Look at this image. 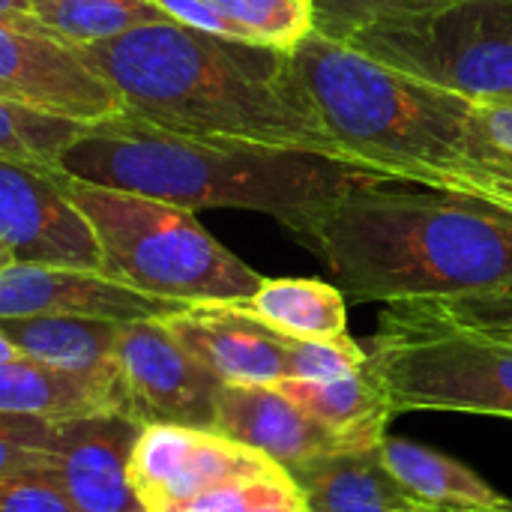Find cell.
<instances>
[{
  "instance_id": "6da1fadb",
  "label": "cell",
  "mask_w": 512,
  "mask_h": 512,
  "mask_svg": "<svg viewBox=\"0 0 512 512\" xmlns=\"http://www.w3.org/2000/svg\"><path fill=\"white\" fill-rule=\"evenodd\" d=\"M72 51L117 93L126 114L162 132L351 162L309 102L285 51L177 21L141 24Z\"/></svg>"
},
{
  "instance_id": "7a4b0ae2",
  "label": "cell",
  "mask_w": 512,
  "mask_h": 512,
  "mask_svg": "<svg viewBox=\"0 0 512 512\" xmlns=\"http://www.w3.org/2000/svg\"><path fill=\"white\" fill-rule=\"evenodd\" d=\"M300 240L354 303L393 306L512 288V213L450 189L405 180L351 189Z\"/></svg>"
},
{
  "instance_id": "3957f363",
  "label": "cell",
  "mask_w": 512,
  "mask_h": 512,
  "mask_svg": "<svg viewBox=\"0 0 512 512\" xmlns=\"http://www.w3.org/2000/svg\"><path fill=\"white\" fill-rule=\"evenodd\" d=\"M291 60L309 102L351 162L512 213V153L483 132L474 99L315 30Z\"/></svg>"
},
{
  "instance_id": "277c9868",
  "label": "cell",
  "mask_w": 512,
  "mask_h": 512,
  "mask_svg": "<svg viewBox=\"0 0 512 512\" xmlns=\"http://www.w3.org/2000/svg\"><path fill=\"white\" fill-rule=\"evenodd\" d=\"M75 180L147 195L186 210H258L303 237L309 222L351 189L384 183L378 171L303 150L213 144L162 132L132 114L93 123L57 162Z\"/></svg>"
},
{
  "instance_id": "5b68a950",
  "label": "cell",
  "mask_w": 512,
  "mask_h": 512,
  "mask_svg": "<svg viewBox=\"0 0 512 512\" xmlns=\"http://www.w3.org/2000/svg\"><path fill=\"white\" fill-rule=\"evenodd\" d=\"M51 177L90 222L102 249V273L129 288L198 306L240 303L264 282L201 228L195 210L93 186L60 171H51Z\"/></svg>"
},
{
  "instance_id": "8992f818",
  "label": "cell",
  "mask_w": 512,
  "mask_h": 512,
  "mask_svg": "<svg viewBox=\"0 0 512 512\" xmlns=\"http://www.w3.org/2000/svg\"><path fill=\"white\" fill-rule=\"evenodd\" d=\"M393 414L456 411L512 420V342L393 303L366 348Z\"/></svg>"
},
{
  "instance_id": "52a82bcc",
  "label": "cell",
  "mask_w": 512,
  "mask_h": 512,
  "mask_svg": "<svg viewBox=\"0 0 512 512\" xmlns=\"http://www.w3.org/2000/svg\"><path fill=\"white\" fill-rule=\"evenodd\" d=\"M342 42L474 102L512 105V0H453L387 15Z\"/></svg>"
},
{
  "instance_id": "ba28073f",
  "label": "cell",
  "mask_w": 512,
  "mask_h": 512,
  "mask_svg": "<svg viewBox=\"0 0 512 512\" xmlns=\"http://www.w3.org/2000/svg\"><path fill=\"white\" fill-rule=\"evenodd\" d=\"M117 363L138 423L213 432L222 381L171 336L162 318L120 324Z\"/></svg>"
},
{
  "instance_id": "9c48e42d",
  "label": "cell",
  "mask_w": 512,
  "mask_h": 512,
  "mask_svg": "<svg viewBox=\"0 0 512 512\" xmlns=\"http://www.w3.org/2000/svg\"><path fill=\"white\" fill-rule=\"evenodd\" d=\"M0 240L15 264L102 270V249L48 168L0 156Z\"/></svg>"
},
{
  "instance_id": "30bf717a",
  "label": "cell",
  "mask_w": 512,
  "mask_h": 512,
  "mask_svg": "<svg viewBox=\"0 0 512 512\" xmlns=\"http://www.w3.org/2000/svg\"><path fill=\"white\" fill-rule=\"evenodd\" d=\"M0 99L90 126L126 111L117 93L96 72H90L66 42L48 33L24 30L3 18Z\"/></svg>"
},
{
  "instance_id": "8fae6325",
  "label": "cell",
  "mask_w": 512,
  "mask_h": 512,
  "mask_svg": "<svg viewBox=\"0 0 512 512\" xmlns=\"http://www.w3.org/2000/svg\"><path fill=\"white\" fill-rule=\"evenodd\" d=\"M186 309V303L150 297L102 270L9 264L0 270V321L3 318H99V321H147Z\"/></svg>"
},
{
  "instance_id": "7c38bea8",
  "label": "cell",
  "mask_w": 512,
  "mask_h": 512,
  "mask_svg": "<svg viewBox=\"0 0 512 512\" xmlns=\"http://www.w3.org/2000/svg\"><path fill=\"white\" fill-rule=\"evenodd\" d=\"M213 432L267 456L288 474L345 450L276 384H222L216 390Z\"/></svg>"
},
{
  "instance_id": "4fadbf2b",
  "label": "cell",
  "mask_w": 512,
  "mask_h": 512,
  "mask_svg": "<svg viewBox=\"0 0 512 512\" xmlns=\"http://www.w3.org/2000/svg\"><path fill=\"white\" fill-rule=\"evenodd\" d=\"M171 336L222 384H276L285 378V336L237 303H198L162 318Z\"/></svg>"
},
{
  "instance_id": "5bb4252c",
  "label": "cell",
  "mask_w": 512,
  "mask_h": 512,
  "mask_svg": "<svg viewBox=\"0 0 512 512\" xmlns=\"http://www.w3.org/2000/svg\"><path fill=\"white\" fill-rule=\"evenodd\" d=\"M144 423L84 417L60 426L57 477L78 512H147L129 486V456Z\"/></svg>"
},
{
  "instance_id": "9a60e30c",
  "label": "cell",
  "mask_w": 512,
  "mask_h": 512,
  "mask_svg": "<svg viewBox=\"0 0 512 512\" xmlns=\"http://www.w3.org/2000/svg\"><path fill=\"white\" fill-rule=\"evenodd\" d=\"M0 414L72 423L84 417L135 420L123 372L81 375L18 357L0 366Z\"/></svg>"
},
{
  "instance_id": "2e32d148",
  "label": "cell",
  "mask_w": 512,
  "mask_h": 512,
  "mask_svg": "<svg viewBox=\"0 0 512 512\" xmlns=\"http://www.w3.org/2000/svg\"><path fill=\"white\" fill-rule=\"evenodd\" d=\"M306 512H420L426 510L387 468L381 444L339 450L291 471Z\"/></svg>"
},
{
  "instance_id": "e0dca14e",
  "label": "cell",
  "mask_w": 512,
  "mask_h": 512,
  "mask_svg": "<svg viewBox=\"0 0 512 512\" xmlns=\"http://www.w3.org/2000/svg\"><path fill=\"white\" fill-rule=\"evenodd\" d=\"M276 387L312 414L345 450L378 447L387 438V423L396 417L390 396L363 369L336 381H276Z\"/></svg>"
},
{
  "instance_id": "ac0fdd59",
  "label": "cell",
  "mask_w": 512,
  "mask_h": 512,
  "mask_svg": "<svg viewBox=\"0 0 512 512\" xmlns=\"http://www.w3.org/2000/svg\"><path fill=\"white\" fill-rule=\"evenodd\" d=\"M0 333L24 354L39 363L81 372V375H111L120 372L117 363V321L99 318H3Z\"/></svg>"
},
{
  "instance_id": "d6986e66",
  "label": "cell",
  "mask_w": 512,
  "mask_h": 512,
  "mask_svg": "<svg viewBox=\"0 0 512 512\" xmlns=\"http://www.w3.org/2000/svg\"><path fill=\"white\" fill-rule=\"evenodd\" d=\"M384 462L393 477L426 507L447 512H486L507 504L480 474L462 462L405 438H384Z\"/></svg>"
},
{
  "instance_id": "ffe728a7",
  "label": "cell",
  "mask_w": 512,
  "mask_h": 512,
  "mask_svg": "<svg viewBox=\"0 0 512 512\" xmlns=\"http://www.w3.org/2000/svg\"><path fill=\"white\" fill-rule=\"evenodd\" d=\"M237 306L285 339L348 336L345 294L318 279H264L258 291Z\"/></svg>"
},
{
  "instance_id": "44dd1931",
  "label": "cell",
  "mask_w": 512,
  "mask_h": 512,
  "mask_svg": "<svg viewBox=\"0 0 512 512\" xmlns=\"http://www.w3.org/2000/svg\"><path fill=\"white\" fill-rule=\"evenodd\" d=\"M279 468L276 462H270L267 456L219 435V432H207L198 429L195 444L183 462V468L177 471V477L162 489L159 501L153 512H165L180 504L195 501L198 495L237 483V480H249V477H261L267 471Z\"/></svg>"
},
{
  "instance_id": "7402d4cb",
  "label": "cell",
  "mask_w": 512,
  "mask_h": 512,
  "mask_svg": "<svg viewBox=\"0 0 512 512\" xmlns=\"http://www.w3.org/2000/svg\"><path fill=\"white\" fill-rule=\"evenodd\" d=\"M36 21L69 48L114 39L132 27L171 21L153 0H27Z\"/></svg>"
},
{
  "instance_id": "603a6c76",
  "label": "cell",
  "mask_w": 512,
  "mask_h": 512,
  "mask_svg": "<svg viewBox=\"0 0 512 512\" xmlns=\"http://www.w3.org/2000/svg\"><path fill=\"white\" fill-rule=\"evenodd\" d=\"M87 129L90 123H78L69 117H57L48 111L0 99V156L6 159L57 171L60 153Z\"/></svg>"
},
{
  "instance_id": "cb8c5ba5",
  "label": "cell",
  "mask_w": 512,
  "mask_h": 512,
  "mask_svg": "<svg viewBox=\"0 0 512 512\" xmlns=\"http://www.w3.org/2000/svg\"><path fill=\"white\" fill-rule=\"evenodd\" d=\"M243 42L291 54L315 30V0H207Z\"/></svg>"
},
{
  "instance_id": "d4e9b609",
  "label": "cell",
  "mask_w": 512,
  "mask_h": 512,
  "mask_svg": "<svg viewBox=\"0 0 512 512\" xmlns=\"http://www.w3.org/2000/svg\"><path fill=\"white\" fill-rule=\"evenodd\" d=\"M198 429L171 426V423H144L132 456H129V486L144 504V510L153 512L162 489L177 477L183 468Z\"/></svg>"
},
{
  "instance_id": "484cf974",
  "label": "cell",
  "mask_w": 512,
  "mask_h": 512,
  "mask_svg": "<svg viewBox=\"0 0 512 512\" xmlns=\"http://www.w3.org/2000/svg\"><path fill=\"white\" fill-rule=\"evenodd\" d=\"M60 426L39 417L0 414V480L57 468Z\"/></svg>"
},
{
  "instance_id": "4316f807",
  "label": "cell",
  "mask_w": 512,
  "mask_h": 512,
  "mask_svg": "<svg viewBox=\"0 0 512 512\" xmlns=\"http://www.w3.org/2000/svg\"><path fill=\"white\" fill-rule=\"evenodd\" d=\"M366 369V348L351 336L342 339H288L285 378L288 381H336Z\"/></svg>"
},
{
  "instance_id": "83f0119b",
  "label": "cell",
  "mask_w": 512,
  "mask_h": 512,
  "mask_svg": "<svg viewBox=\"0 0 512 512\" xmlns=\"http://www.w3.org/2000/svg\"><path fill=\"white\" fill-rule=\"evenodd\" d=\"M453 0H315V33L330 39H348L354 30L402 12H423Z\"/></svg>"
},
{
  "instance_id": "f1b7e54d",
  "label": "cell",
  "mask_w": 512,
  "mask_h": 512,
  "mask_svg": "<svg viewBox=\"0 0 512 512\" xmlns=\"http://www.w3.org/2000/svg\"><path fill=\"white\" fill-rule=\"evenodd\" d=\"M429 318H438L453 327L465 330H501L512 327V288L477 297H456V300H417L408 303Z\"/></svg>"
},
{
  "instance_id": "f546056e",
  "label": "cell",
  "mask_w": 512,
  "mask_h": 512,
  "mask_svg": "<svg viewBox=\"0 0 512 512\" xmlns=\"http://www.w3.org/2000/svg\"><path fill=\"white\" fill-rule=\"evenodd\" d=\"M0 512H78L54 468L0 480Z\"/></svg>"
},
{
  "instance_id": "4dcf8cb0",
  "label": "cell",
  "mask_w": 512,
  "mask_h": 512,
  "mask_svg": "<svg viewBox=\"0 0 512 512\" xmlns=\"http://www.w3.org/2000/svg\"><path fill=\"white\" fill-rule=\"evenodd\" d=\"M171 21L183 24V27H195L204 33H216V36H228V39H240L237 30L207 3V0H153Z\"/></svg>"
},
{
  "instance_id": "1f68e13d",
  "label": "cell",
  "mask_w": 512,
  "mask_h": 512,
  "mask_svg": "<svg viewBox=\"0 0 512 512\" xmlns=\"http://www.w3.org/2000/svg\"><path fill=\"white\" fill-rule=\"evenodd\" d=\"M0 18L9 21V24H18L24 30H33V33H45V27L36 21L33 9L27 0H0ZM51 36V33H48Z\"/></svg>"
},
{
  "instance_id": "d6a6232c",
  "label": "cell",
  "mask_w": 512,
  "mask_h": 512,
  "mask_svg": "<svg viewBox=\"0 0 512 512\" xmlns=\"http://www.w3.org/2000/svg\"><path fill=\"white\" fill-rule=\"evenodd\" d=\"M18 357H24L3 333H0V366H6V363H12V360H18Z\"/></svg>"
},
{
  "instance_id": "836d02e7",
  "label": "cell",
  "mask_w": 512,
  "mask_h": 512,
  "mask_svg": "<svg viewBox=\"0 0 512 512\" xmlns=\"http://www.w3.org/2000/svg\"><path fill=\"white\" fill-rule=\"evenodd\" d=\"M252 512H306V507H303V501H288V504H270V507Z\"/></svg>"
},
{
  "instance_id": "e575fe53",
  "label": "cell",
  "mask_w": 512,
  "mask_h": 512,
  "mask_svg": "<svg viewBox=\"0 0 512 512\" xmlns=\"http://www.w3.org/2000/svg\"><path fill=\"white\" fill-rule=\"evenodd\" d=\"M477 333H486V336H495V339L512 342V327H501V330H477Z\"/></svg>"
},
{
  "instance_id": "d590c367",
  "label": "cell",
  "mask_w": 512,
  "mask_h": 512,
  "mask_svg": "<svg viewBox=\"0 0 512 512\" xmlns=\"http://www.w3.org/2000/svg\"><path fill=\"white\" fill-rule=\"evenodd\" d=\"M9 264H15V258H12V252L3 246V240H0V270H6Z\"/></svg>"
},
{
  "instance_id": "8d00e7d4",
  "label": "cell",
  "mask_w": 512,
  "mask_h": 512,
  "mask_svg": "<svg viewBox=\"0 0 512 512\" xmlns=\"http://www.w3.org/2000/svg\"><path fill=\"white\" fill-rule=\"evenodd\" d=\"M165 512H198V510H192L189 504H180V507H171V510H165Z\"/></svg>"
},
{
  "instance_id": "74e56055",
  "label": "cell",
  "mask_w": 512,
  "mask_h": 512,
  "mask_svg": "<svg viewBox=\"0 0 512 512\" xmlns=\"http://www.w3.org/2000/svg\"><path fill=\"white\" fill-rule=\"evenodd\" d=\"M486 512H512V501H507L504 507H498V510H486Z\"/></svg>"
},
{
  "instance_id": "f35d334b",
  "label": "cell",
  "mask_w": 512,
  "mask_h": 512,
  "mask_svg": "<svg viewBox=\"0 0 512 512\" xmlns=\"http://www.w3.org/2000/svg\"><path fill=\"white\" fill-rule=\"evenodd\" d=\"M420 512H447V510H435V507H426V510H420Z\"/></svg>"
}]
</instances>
